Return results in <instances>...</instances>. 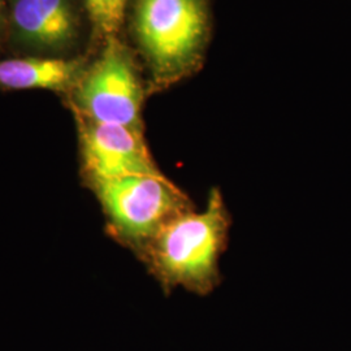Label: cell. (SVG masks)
Returning <instances> with one entry per match:
<instances>
[{
	"mask_svg": "<svg viewBox=\"0 0 351 351\" xmlns=\"http://www.w3.org/2000/svg\"><path fill=\"white\" fill-rule=\"evenodd\" d=\"M84 58L40 56L0 60V88H42L69 94L88 68Z\"/></svg>",
	"mask_w": 351,
	"mask_h": 351,
	"instance_id": "cell-7",
	"label": "cell"
},
{
	"mask_svg": "<svg viewBox=\"0 0 351 351\" xmlns=\"http://www.w3.org/2000/svg\"><path fill=\"white\" fill-rule=\"evenodd\" d=\"M7 26L13 45L40 56H62L80 37L75 0H10Z\"/></svg>",
	"mask_w": 351,
	"mask_h": 351,
	"instance_id": "cell-6",
	"label": "cell"
},
{
	"mask_svg": "<svg viewBox=\"0 0 351 351\" xmlns=\"http://www.w3.org/2000/svg\"><path fill=\"white\" fill-rule=\"evenodd\" d=\"M75 121L81 172L88 188L130 176L163 175L152 159L145 132L81 117H75Z\"/></svg>",
	"mask_w": 351,
	"mask_h": 351,
	"instance_id": "cell-5",
	"label": "cell"
},
{
	"mask_svg": "<svg viewBox=\"0 0 351 351\" xmlns=\"http://www.w3.org/2000/svg\"><path fill=\"white\" fill-rule=\"evenodd\" d=\"M145 93L132 52L119 38L112 37L104 40L98 59L88 64L68 94V103L75 117L145 132Z\"/></svg>",
	"mask_w": 351,
	"mask_h": 351,
	"instance_id": "cell-4",
	"label": "cell"
},
{
	"mask_svg": "<svg viewBox=\"0 0 351 351\" xmlns=\"http://www.w3.org/2000/svg\"><path fill=\"white\" fill-rule=\"evenodd\" d=\"M230 215L219 189H213L202 211L178 215L138 254L165 291L184 288L208 294L220 282Z\"/></svg>",
	"mask_w": 351,
	"mask_h": 351,
	"instance_id": "cell-1",
	"label": "cell"
},
{
	"mask_svg": "<svg viewBox=\"0 0 351 351\" xmlns=\"http://www.w3.org/2000/svg\"><path fill=\"white\" fill-rule=\"evenodd\" d=\"M108 233L138 255L164 226L194 210L188 195L165 176H130L93 185Z\"/></svg>",
	"mask_w": 351,
	"mask_h": 351,
	"instance_id": "cell-3",
	"label": "cell"
},
{
	"mask_svg": "<svg viewBox=\"0 0 351 351\" xmlns=\"http://www.w3.org/2000/svg\"><path fill=\"white\" fill-rule=\"evenodd\" d=\"M132 24L151 91L169 88L199 66L210 36L207 0H136Z\"/></svg>",
	"mask_w": 351,
	"mask_h": 351,
	"instance_id": "cell-2",
	"label": "cell"
},
{
	"mask_svg": "<svg viewBox=\"0 0 351 351\" xmlns=\"http://www.w3.org/2000/svg\"><path fill=\"white\" fill-rule=\"evenodd\" d=\"M94 33L103 40L117 37L129 0H84Z\"/></svg>",
	"mask_w": 351,
	"mask_h": 351,
	"instance_id": "cell-8",
	"label": "cell"
},
{
	"mask_svg": "<svg viewBox=\"0 0 351 351\" xmlns=\"http://www.w3.org/2000/svg\"><path fill=\"white\" fill-rule=\"evenodd\" d=\"M5 20H7V4H5V0H0V33L3 30Z\"/></svg>",
	"mask_w": 351,
	"mask_h": 351,
	"instance_id": "cell-9",
	"label": "cell"
}]
</instances>
